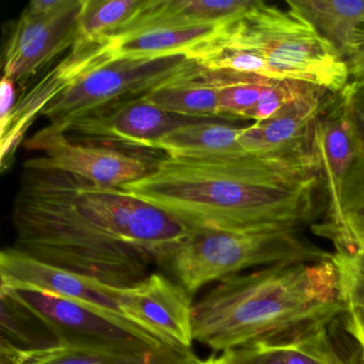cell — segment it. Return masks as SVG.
Instances as JSON below:
<instances>
[{"label": "cell", "instance_id": "obj_1", "mask_svg": "<svg viewBox=\"0 0 364 364\" xmlns=\"http://www.w3.org/2000/svg\"><path fill=\"white\" fill-rule=\"evenodd\" d=\"M316 156L240 159L169 157L127 193L166 210L187 227L228 231L301 230L321 215Z\"/></svg>", "mask_w": 364, "mask_h": 364}, {"label": "cell", "instance_id": "obj_2", "mask_svg": "<svg viewBox=\"0 0 364 364\" xmlns=\"http://www.w3.org/2000/svg\"><path fill=\"white\" fill-rule=\"evenodd\" d=\"M333 261L285 263L217 283L193 306V341L214 351L278 343L342 316Z\"/></svg>", "mask_w": 364, "mask_h": 364}, {"label": "cell", "instance_id": "obj_3", "mask_svg": "<svg viewBox=\"0 0 364 364\" xmlns=\"http://www.w3.org/2000/svg\"><path fill=\"white\" fill-rule=\"evenodd\" d=\"M12 223L21 252L112 287L139 282L155 263L102 223L65 172L24 167Z\"/></svg>", "mask_w": 364, "mask_h": 364}, {"label": "cell", "instance_id": "obj_4", "mask_svg": "<svg viewBox=\"0 0 364 364\" xmlns=\"http://www.w3.org/2000/svg\"><path fill=\"white\" fill-rule=\"evenodd\" d=\"M191 58L208 71L304 82L333 95L349 84L346 61L299 12L263 0L223 23Z\"/></svg>", "mask_w": 364, "mask_h": 364}, {"label": "cell", "instance_id": "obj_5", "mask_svg": "<svg viewBox=\"0 0 364 364\" xmlns=\"http://www.w3.org/2000/svg\"><path fill=\"white\" fill-rule=\"evenodd\" d=\"M333 252L302 235L301 230L240 232L193 228L157 265L193 297L213 282L242 270L285 263L333 261Z\"/></svg>", "mask_w": 364, "mask_h": 364}, {"label": "cell", "instance_id": "obj_6", "mask_svg": "<svg viewBox=\"0 0 364 364\" xmlns=\"http://www.w3.org/2000/svg\"><path fill=\"white\" fill-rule=\"evenodd\" d=\"M195 63L186 55L151 59H112L82 76L48 105V129L63 133L85 114L127 97L144 95Z\"/></svg>", "mask_w": 364, "mask_h": 364}, {"label": "cell", "instance_id": "obj_7", "mask_svg": "<svg viewBox=\"0 0 364 364\" xmlns=\"http://www.w3.org/2000/svg\"><path fill=\"white\" fill-rule=\"evenodd\" d=\"M1 299L43 323L57 342L112 348H164L152 334L46 291L0 289ZM170 348V347H169Z\"/></svg>", "mask_w": 364, "mask_h": 364}, {"label": "cell", "instance_id": "obj_8", "mask_svg": "<svg viewBox=\"0 0 364 364\" xmlns=\"http://www.w3.org/2000/svg\"><path fill=\"white\" fill-rule=\"evenodd\" d=\"M82 0H63L50 12L25 8L7 42L4 77L14 80L23 90L33 76L80 39Z\"/></svg>", "mask_w": 364, "mask_h": 364}, {"label": "cell", "instance_id": "obj_9", "mask_svg": "<svg viewBox=\"0 0 364 364\" xmlns=\"http://www.w3.org/2000/svg\"><path fill=\"white\" fill-rule=\"evenodd\" d=\"M26 148L46 155L25 161L24 167L65 172L101 187L121 188L148 176L153 166L109 146L73 141L65 133L48 127L31 138Z\"/></svg>", "mask_w": 364, "mask_h": 364}, {"label": "cell", "instance_id": "obj_10", "mask_svg": "<svg viewBox=\"0 0 364 364\" xmlns=\"http://www.w3.org/2000/svg\"><path fill=\"white\" fill-rule=\"evenodd\" d=\"M205 120L208 119L171 114L149 103L144 95H138L85 114L63 133L73 141L120 144L155 150L159 139L170 132Z\"/></svg>", "mask_w": 364, "mask_h": 364}, {"label": "cell", "instance_id": "obj_11", "mask_svg": "<svg viewBox=\"0 0 364 364\" xmlns=\"http://www.w3.org/2000/svg\"><path fill=\"white\" fill-rule=\"evenodd\" d=\"M312 148L318 161L321 187L327 197L325 218L323 223H314L312 230L336 245L344 230L343 188L359 151L348 108L341 93L315 122Z\"/></svg>", "mask_w": 364, "mask_h": 364}, {"label": "cell", "instance_id": "obj_12", "mask_svg": "<svg viewBox=\"0 0 364 364\" xmlns=\"http://www.w3.org/2000/svg\"><path fill=\"white\" fill-rule=\"evenodd\" d=\"M119 304L127 318L170 348L191 353L193 302L173 279L153 272L139 282L119 287Z\"/></svg>", "mask_w": 364, "mask_h": 364}, {"label": "cell", "instance_id": "obj_13", "mask_svg": "<svg viewBox=\"0 0 364 364\" xmlns=\"http://www.w3.org/2000/svg\"><path fill=\"white\" fill-rule=\"evenodd\" d=\"M0 289L46 291L85 304L125 325L139 328L121 309L119 287L38 261L14 247H8L0 253Z\"/></svg>", "mask_w": 364, "mask_h": 364}, {"label": "cell", "instance_id": "obj_14", "mask_svg": "<svg viewBox=\"0 0 364 364\" xmlns=\"http://www.w3.org/2000/svg\"><path fill=\"white\" fill-rule=\"evenodd\" d=\"M114 59L108 38L101 40L78 39L71 53L48 72L33 89L16 101L7 127L0 132L1 168L9 167L10 161L25 133L33 121L61 93L75 84L89 72Z\"/></svg>", "mask_w": 364, "mask_h": 364}, {"label": "cell", "instance_id": "obj_15", "mask_svg": "<svg viewBox=\"0 0 364 364\" xmlns=\"http://www.w3.org/2000/svg\"><path fill=\"white\" fill-rule=\"evenodd\" d=\"M255 0H146L139 14L107 38L155 28L217 26L242 14Z\"/></svg>", "mask_w": 364, "mask_h": 364}, {"label": "cell", "instance_id": "obj_16", "mask_svg": "<svg viewBox=\"0 0 364 364\" xmlns=\"http://www.w3.org/2000/svg\"><path fill=\"white\" fill-rule=\"evenodd\" d=\"M191 353L164 348H112L54 343L18 349V364H182Z\"/></svg>", "mask_w": 364, "mask_h": 364}, {"label": "cell", "instance_id": "obj_17", "mask_svg": "<svg viewBox=\"0 0 364 364\" xmlns=\"http://www.w3.org/2000/svg\"><path fill=\"white\" fill-rule=\"evenodd\" d=\"M220 84L214 72L197 63L169 82L144 95L149 103L180 116L215 119L219 117Z\"/></svg>", "mask_w": 364, "mask_h": 364}, {"label": "cell", "instance_id": "obj_18", "mask_svg": "<svg viewBox=\"0 0 364 364\" xmlns=\"http://www.w3.org/2000/svg\"><path fill=\"white\" fill-rule=\"evenodd\" d=\"M242 129V127L208 119L170 132L159 139L155 150L163 151L166 156L184 159L257 156L249 154L238 142Z\"/></svg>", "mask_w": 364, "mask_h": 364}, {"label": "cell", "instance_id": "obj_19", "mask_svg": "<svg viewBox=\"0 0 364 364\" xmlns=\"http://www.w3.org/2000/svg\"><path fill=\"white\" fill-rule=\"evenodd\" d=\"M346 60L364 28V0H287Z\"/></svg>", "mask_w": 364, "mask_h": 364}, {"label": "cell", "instance_id": "obj_20", "mask_svg": "<svg viewBox=\"0 0 364 364\" xmlns=\"http://www.w3.org/2000/svg\"><path fill=\"white\" fill-rule=\"evenodd\" d=\"M221 25L149 29L108 39L114 59L161 58L176 55L191 57L217 35Z\"/></svg>", "mask_w": 364, "mask_h": 364}, {"label": "cell", "instance_id": "obj_21", "mask_svg": "<svg viewBox=\"0 0 364 364\" xmlns=\"http://www.w3.org/2000/svg\"><path fill=\"white\" fill-rule=\"evenodd\" d=\"M146 0H82L80 39L101 40L131 22Z\"/></svg>", "mask_w": 364, "mask_h": 364}, {"label": "cell", "instance_id": "obj_22", "mask_svg": "<svg viewBox=\"0 0 364 364\" xmlns=\"http://www.w3.org/2000/svg\"><path fill=\"white\" fill-rule=\"evenodd\" d=\"M344 230L333 245L334 252L347 253L364 247V152L358 151L345 181L342 196Z\"/></svg>", "mask_w": 364, "mask_h": 364}, {"label": "cell", "instance_id": "obj_23", "mask_svg": "<svg viewBox=\"0 0 364 364\" xmlns=\"http://www.w3.org/2000/svg\"><path fill=\"white\" fill-rule=\"evenodd\" d=\"M338 269L345 331L364 353V274L355 269L345 255L333 252Z\"/></svg>", "mask_w": 364, "mask_h": 364}, {"label": "cell", "instance_id": "obj_24", "mask_svg": "<svg viewBox=\"0 0 364 364\" xmlns=\"http://www.w3.org/2000/svg\"><path fill=\"white\" fill-rule=\"evenodd\" d=\"M329 326L276 343L282 351L284 364H345V355L332 342Z\"/></svg>", "mask_w": 364, "mask_h": 364}, {"label": "cell", "instance_id": "obj_25", "mask_svg": "<svg viewBox=\"0 0 364 364\" xmlns=\"http://www.w3.org/2000/svg\"><path fill=\"white\" fill-rule=\"evenodd\" d=\"M220 84L218 97L219 117L246 120L257 106L264 89L270 80L242 77L214 72Z\"/></svg>", "mask_w": 364, "mask_h": 364}, {"label": "cell", "instance_id": "obj_26", "mask_svg": "<svg viewBox=\"0 0 364 364\" xmlns=\"http://www.w3.org/2000/svg\"><path fill=\"white\" fill-rule=\"evenodd\" d=\"M312 86L304 82L270 80L264 89L257 106L247 116L246 121L259 123L274 118L281 110L299 99Z\"/></svg>", "mask_w": 364, "mask_h": 364}, {"label": "cell", "instance_id": "obj_27", "mask_svg": "<svg viewBox=\"0 0 364 364\" xmlns=\"http://www.w3.org/2000/svg\"><path fill=\"white\" fill-rule=\"evenodd\" d=\"M227 364H284L276 343H255L223 353Z\"/></svg>", "mask_w": 364, "mask_h": 364}, {"label": "cell", "instance_id": "obj_28", "mask_svg": "<svg viewBox=\"0 0 364 364\" xmlns=\"http://www.w3.org/2000/svg\"><path fill=\"white\" fill-rule=\"evenodd\" d=\"M341 95L348 108L359 151L364 152V82H350Z\"/></svg>", "mask_w": 364, "mask_h": 364}, {"label": "cell", "instance_id": "obj_29", "mask_svg": "<svg viewBox=\"0 0 364 364\" xmlns=\"http://www.w3.org/2000/svg\"><path fill=\"white\" fill-rule=\"evenodd\" d=\"M16 85L14 80L3 77L0 85V132L7 127L12 110L16 104Z\"/></svg>", "mask_w": 364, "mask_h": 364}, {"label": "cell", "instance_id": "obj_30", "mask_svg": "<svg viewBox=\"0 0 364 364\" xmlns=\"http://www.w3.org/2000/svg\"><path fill=\"white\" fill-rule=\"evenodd\" d=\"M350 82H364V28L358 35L355 50L346 59Z\"/></svg>", "mask_w": 364, "mask_h": 364}, {"label": "cell", "instance_id": "obj_31", "mask_svg": "<svg viewBox=\"0 0 364 364\" xmlns=\"http://www.w3.org/2000/svg\"><path fill=\"white\" fill-rule=\"evenodd\" d=\"M18 349L16 344L3 336L0 343V363L18 364Z\"/></svg>", "mask_w": 364, "mask_h": 364}, {"label": "cell", "instance_id": "obj_32", "mask_svg": "<svg viewBox=\"0 0 364 364\" xmlns=\"http://www.w3.org/2000/svg\"><path fill=\"white\" fill-rule=\"evenodd\" d=\"M341 255H345L347 259L350 262L351 265L364 274V247L355 249L350 252L341 253Z\"/></svg>", "mask_w": 364, "mask_h": 364}, {"label": "cell", "instance_id": "obj_33", "mask_svg": "<svg viewBox=\"0 0 364 364\" xmlns=\"http://www.w3.org/2000/svg\"><path fill=\"white\" fill-rule=\"evenodd\" d=\"M182 364H227V361H225V355L223 353L220 355H212L205 358V359H199L195 355H191L188 360H186Z\"/></svg>", "mask_w": 364, "mask_h": 364}, {"label": "cell", "instance_id": "obj_34", "mask_svg": "<svg viewBox=\"0 0 364 364\" xmlns=\"http://www.w3.org/2000/svg\"><path fill=\"white\" fill-rule=\"evenodd\" d=\"M345 364H364V353L359 346L345 355Z\"/></svg>", "mask_w": 364, "mask_h": 364}, {"label": "cell", "instance_id": "obj_35", "mask_svg": "<svg viewBox=\"0 0 364 364\" xmlns=\"http://www.w3.org/2000/svg\"><path fill=\"white\" fill-rule=\"evenodd\" d=\"M360 248H362V247H360Z\"/></svg>", "mask_w": 364, "mask_h": 364}]
</instances>
